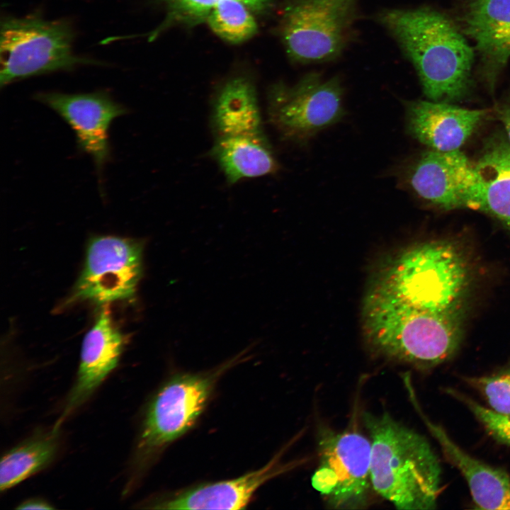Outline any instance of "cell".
I'll list each match as a JSON object with an SVG mask.
<instances>
[{
	"label": "cell",
	"instance_id": "6da1fadb",
	"mask_svg": "<svg viewBox=\"0 0 510 510\" xmlns=\"http://www.w3.org/2000/svg\"><path fill=\"white\" fill-rule=\"evenodd\" d=\"M376 18L413 64L428 98L451 102L466 96L474 50L447 16L422 7L385 9Z\"/></svg>",
	"mask_w": 510,
	"mask_h": 510
},
{
	"label": "cell",
	"instance_id": "7a4b0ae2",
	"mask_svg": "<svg viewBox=\"0 0 510 510\" xmlns=\"http://www.w3.org/2000/svg\"><path fill=\"white\" fill-rule=\"evenodd\" d=\"M363 421L371 446L372 489L397 509H436L442 469L427 439L387 412H365Z\"/></svg>",
	"mask_w": 510,
	"mask_h": 510
},
{
	"label": "cell",
	"instance_id": "3957f363",
	"mask_svg": "<svg viewBox=\"0 0 510 510\" xmlns=\"http://www.w3.org/2000/svg\"><path fill=\"white\" fill-rule=\"evenodd\" d=\"M464 319L417 308L375 286L363 308L364 336L374 351L424 369L454 356L462 341Z\"/></svg>",
	"mask_w": 510,
	"mask_h": 510
},
{
	"label": "cell",
	"instance_id": "277c9868",
	"mask_svg": "<svg viewBox=\"0 0 510 510\" xmlns=\"http://www.w3.org/2000/svg\"><path fill=\"white\" fill-rule=\"evenodd\" d=\"M472 271L454 242L433 240L404 249L383 266L373 286L417 308L465 317Z\"/></svg>",
	"mask_w": 510,
	"mask_h": 510
},
{
	"label": "cell",
	"instance_id": "5b68a950",
	"mask_svg": "<svg viewBox=\"0 0 510 510\" xmlns=\"http://www.w3.org/2000/svg\"><path fill=\"white\" fill-rule=\"evenodd\" d=\"M358 0H292L285 6L280 34L289 57L300 63L335 59L353 34Z\"/></svg>",
	"mask_w": 510,
	"mask_h": 510
},
{
	"label": "cell",
	"instance_id": "8992f818",
	"mask_svg": "<svg viewBox=\"0 0 510 510\" xmlns=\"http://www.w3.org/2000/svg\"><path fill=\"white\" fill-rule=\"evenodd\" d=\"M67 23L36 16L8 18L1 23L0 85L80 63L72 49Z\"/></svg>",
	"mask_w": 510,
	"mask_h": 510
},
{
	"label": "cell",
	"instance_id": "52a82bcc",
	"mask_svg": "<svg viewBox=\"0 0 510 510\" xmlns=\"http://www.w3.org/2000/svg\"><path fill=\"white\" fill-rule=\"evenodd\" d=\"M370 438L356 431H323L318 443V465L312 485L334 509L367 504L370 482Z\"/></svg>",
	"mask_w": 510,
	"mask_h": 510
},
{
	"label": "cell",
	"instance_id": "ba28073f",
	"mask_svg": "<svg viewBox=\"0 0 510 510\" xmlns=\"http://www.w3.org/2000/svg\"><path fill=\"white\" fill-rule=\"evenodd\" d=\"M239 355L217 373H180L172 375L150 401L142 424L139 448L157 451L190 430L205 409L217 375L237 363Z\"/></svg>",
	"mask_w": 510,
	"mask_h": 510
},
{
	"label": "cell",
	"instance_id": "9c48e42d",
	"mask_svg": "<svg viewBox=\"0 0 510 510\" xmlns=\"http://www.w3.org/2000/svg\"><path fill=\"white\" fill-rule=\"evenodd\" d=\"M268 115L283 140L306 141L345 115L341 80L311 72L293 86H278L270 95Z\"/></svg>",
	"mask_w": 510,
	"mask_h": 510
},
{
	"label": "cell",
	"instance_id": "30bf717a",
	"mask_svg": "<svg viewBox=\"0 0 510 510\" xmlns=\"http://www.w3.org/2000/svg\"><path fill=\"white\" fill-rule=\"evenodd\" d=\"M142 254L139 240L112 235L92 238L72 300L105 305L132 298L142 275Z\"/></svg>",
	"mask_w": 510,
	"mask_h": 510
},
{
	"label": "cell",
	"instance_id": "8fae6325",
	"mask_svg": "<svg viewBox=\"0 0 510 510\" xmlns=\"http://www.w3.org/2000/svg\"><path fill=\"white\" fill-rule=\"evenodd\" d=\"M456 209L487 213L510 231V146L496 140L489 142L475 162L457 151L453 171Z\"/></svg>",
	"mask_w": 510,
	"mask_h": 510
},
{
	"label": "cell",
	"instance_id": "7c38bea8",
	"mask_svg": "<svg viewBox=\"0 0 510 510\" xmlns=\"http://www.w3.org/2000/svg\"><path fill=\"white\" fill-rule=\"evenodd\" d=\"M35 99L60 115L73 129L79 149L94 160L98 175L110 159L108 130L128 109L103 92L39 93Z\"/></svg>",
	"mask_w": 510,
	"mask_h": 510
},
{
	"label": "cell",
	"instance_id": "4fadbf2b",
	"mask_svg": "<svg viewBox=\"0 0 510 510\" xmlns=\"http://www.w3.org/2000/svg\"><path fill=\"white\" fill-rule=\"evenodd\" d=\"M125 344V337L113 322L109 309L103 307L84 336L76 378L55 427L59 428L117 367Z\"/></svg>",
	"mask_w": 510,
	"mask_h": 510
},
{
	"label": "cell",
	"instance_id": "5bb4252c",
	"mask_svg": "<svg viewBox=\"0 0 510 510\" xmlns=\"http://www.w3.org/2000/svg\"><path fill=\"white\" fill-rule=\"evenodd\" d=\"M405 108L409 132L421 143L439 152L459 150L487 114L485 110L431 100L408 101Z\"/></svg>",
	"mask_w": 510,
	"mask_h": 510
},
{
	"label": "cell",
	"instance_id": "9a60e30c",
	"mask_svg": "<svg viewBox=\"0 0 510 510\" xmlns=\"http://www.w3.org/2000/svg\"><path fill=\"white\" fill-rule=\"evenodd\" d=\"M462 25L463 33L474 42L493 87L510 58V0H470Z\"/></svg>",
	"mask_w": 510,
	"mask_h": 510
},
{
	"label": "cell",
	"instance_id": "2e32d148",
	"mask_svg": "<svg viewBox=\"0 0 510 510\" xmlns=\"http://www.w3.org/2000/svg\"><path fill=\"white\" fill-rule=\"evenodd\" d=\"M274 458L259 470L241 477L203 483L160 499L152 508L159 509H243L256 490L280 472Z\"/></svg>",
	"mask_w": 510,
	"mask_h": 510
},
{
	"label": "cell",
	"instance_id": "e0dca14e",
	"mask_svg": "<svg viewBox=\"0 0 510 510\" xmlns=\"http://www.w3.org/2000/svg\"><path fill=\"white\" fill-rule=\"evenodd\" d=\"M446 460L464 477L475 504L482 509H510V478L503 470L487 465L464 451L441 426L416 406Z\"/></svg>",
	"mask_w": 510,
	"mask_h": 510
},
{
	"label": "cell",
	"instance_id": "ac0fdd59",
	"mask_svg": "<svg viewBox=\"0 0 510 510\" xmlns=\"http://www.w3.org/2000/svg\"><path fill=\"white\" fill-rule=\"evenodd\" d=\"M210 124L215 137L263 132L254 84L244 76L227 80L217 93Z\"/></svg>",
	"mask_w": 510,
	"mask_h": 510
},
{
	"label": "cell",
	"instance_id": "d6986e66",
	"mask_svg": "<svg viewBox=\"0 0 510 510\" xmlns=\"http://www.w3.org/2000/svg\"><path fill=\"white\" fill-rule=\"evenodd\" d=\"M210 156L228 183L273 174L278 164L264 135L260 133L215 137Z\"/></svg>",
	"mask_w": 510,
	"mask_h": 510
},
{
	"label": "cell",
	"instance_id": "ffe728a7",
	"mask_svg": "<svg viewBox=\"0 0 510 510\" xmlns=\"http://www.w3.org/2000/svg\"><path fill=\"white\" fill-rule=\"evenodd\" d=\"M57 431L33 436L8 451L0 463V489L6 490L43 469L54 458Z\"/></svg>",
	"mask_w": 510,
	"mask_h": 510
},
{
	"label": "cell",
	"instance_id": "44dd1931",
	"mask_svg": "<svg viewBox=\"0 0 510 510\" xmlns=\"http://www.w3.org/2000/svg\"><path fill=\"white\" fill-rule=\"evenodd\" d=\"M210 30L221 39L233 44L243 42L257 32L251 10L239 0H223L205 18Z\"/></svg>",
	"mask_w": 510,
	"mask_h": 510
},
{
	"label": "cell",
	"instance_id": "7402d4cb",
	"mask_svg": "<svg viewBox=\"0 0 510 510\" xmlns=\"http://www.w3.org/2000/svg\"><path fill=\"white\" fill-rule=\"evenodd\" d=\"M446 391L450 396L463 403L490 436L510 446V415L502 414L487 408L456 390L447 388Z\"/></svg>",
	"mask_w": 510,
	"mask_h": 510
},
{
	"label": "cell",
	"instance_id": "603a6c76",
	"mask_svg": "<svg viewBox=\"0 0 510 510\" xmlns=\"http://www.w3.org/2000/svg\"><path fill=\"white\" fill-rule=\"evenodd\" d=\"M465 381L479 391L491 409L510 415V371L493 375L467 378Z\"/></svg>",
	"mask_w": 510,
	"mask_h": 510
},
{
	"label": "cell",
	"instance_id": "cb8c5ba5",
	"mask_svg": "<svg viewBox=\"0 0 510 510\" xmlns=\"http://www.w3.org/2000/svg\"><path fill=\"white\" fill-rule=\"evenodd\" d=\"M171 11L183 18L199 20L205 18L219 2L223 0H165ZM251 11H261L268 4L269 0H239Z\"/></svg>",
	"mask_w": 510,
	"mask_h": 510
},
{
	"label": "cell",
	"instance_id": "d4e9b609",
	"mask_svg": "<svg viewBox=\"0 0 510 510\" xmlns=\"http://www.w3.org/2000/svg\"><path fill=\"white\" fill-rule=\"evenodd\" d=\"M18 509H54L47 502L38 499H32L26 500L17 507Z\"/></svg>",
	"mask_w": 510,
	"mask_h": 510
},
{
	"label": "cell",
	"instance_id": "484cf974",
	"mask_svg": "<svg viewBox=\"0 0 510 510\" xmlns=\"http://www.w3.org/2000/svg\"><path fill=\"white\" fill-rule=\"evenodd\" d=\"M499 118L505 128L508 143L510 146V103L505 105L499 110Z\"/></svg>",
	"mask_w": 510,
	"mask_h": 510
}]
</instances>
